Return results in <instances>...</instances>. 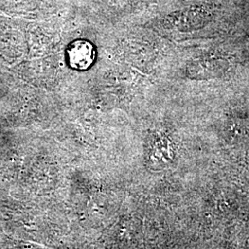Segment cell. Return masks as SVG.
<instances>
[{"mask_svg": "<svg viewBox=\"0 0 249 249\" xmlns=\"http://www.w3.org/2000/svg\"><path fill=\"white\" fill-rule=\"evenodd\" d=\"M69 62L73 69L87 70L94 61L95 53L93 46L87 41H76L69 49Z\"/></svg>", "mask_w": 249, "mask_h": 249, "instance_id": "6da1fadb", "label": "cell"}]
</instances>
